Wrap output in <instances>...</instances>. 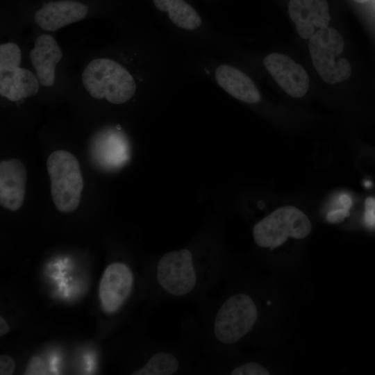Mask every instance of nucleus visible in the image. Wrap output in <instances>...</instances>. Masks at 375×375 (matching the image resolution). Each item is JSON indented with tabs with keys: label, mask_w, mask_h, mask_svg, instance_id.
Returning a JSON list of instances; mask_svg holds the SVG:
<instances>
[{
	"label": "nucleus",
	"mask_w": 375,
	"mask_h": 375,
	"mask_svg": "<svg viewBox=\"0 0 375 375\" xmlns=\"http://www.w3.org/2000/svg\"><path fill=\"white\" fill-rule=\"evenodd\" d=\"M21 50L13 42L1 44L0 46V67L20 65Z\"/></svg>",
	"instance_id": "15"
},
{
	"label": "nucleus",
	"mask_w": 375,
	"mask_h": 375,
	"mask_svg": "<svg viewBox=\"0 0 375 375\" xmlns=\"http://www.w3.org/2000/svg\"><path fill=\"white\" fill-rule=\"evenodd\" d=\"M15 367V361L13 359L6 355L0 356V374L10 375L14 372Z\"/></svg>",
	"instance_id": "16"
},
{
	"label": "nucleus",
	"mask_w": 375,
	"mask_h": 375,
	"mask_svg": "<svg viewBox=\"0 0 375 375\" xmlns=\"http://www.w3.org/2000/svg\"><path fill=\"white\" fill-rule=\"evenodd\" d=\"M153 3L158 10L167 12L172 23L180 28L194 31L201 25L198 12L184 0H153Z\"/></svg>",
	"instance_id": "14"
},
{
	"label": "nucleus",
	"mask_w": 375,
	"mask_h": 375,
	"mask_svg": "<svg viewBox=\"0 0 375 375\" xmlns=\"http://www.w3.org/2000/svg\"><path fill=\"white\" fill-rule=\"evenodd\" d=\"M87 92L94 99H106L121 104L133 97L135 81L131 73L120 64L108 58H96L85 67L81 76Z\"/></svg>",
	"instance_id": "2"
},
{
	"label": "nucleus",
	"mask_w": 375,
	"mask_h": 375,
	"mask_svg": "<svg viewBox=\"0 0 375 375\" xmlns=\"http://www.w3.org/2000/svg\"><path fill=\"white\" fill-rule=\"evenodd\" d=\"M270 75L292 97L299 98L309 89V77L305 69L289 56L272 53L263 60Z\"/></svg>",
	"instance_id": "8"
},
{
	"label": "nucleus",
	"mask_w": 375,
	"mask_h": 375,
	"mask_svg": "<svg viewBox=\"0 0 375 375\" xmlns=\"http://www.w3.org/2000/svg\"><path fill=\"white\" fill-rule=\"evenodd\" d=\"M135 285L131 267L124 262H115L105 269L99 288V295L106 312H117L131 299Z\"/></svg>",
	"instance_id": "6"
},
{
	"label": "nucleus",
	"mask_w": 375,
	"mask_h": 375,
	"mask_svg": "<svg viewBox=\"0 0 375 375\" xmlns=\"http://www.w3.org/2000/svg\"><path fill=\"white\" fill-rule=\"evenodd\" d=\"M215 78L220 88L241 101L256 103L260 100V92L253 81L233 66L219 65L215 69Z\"/></svg>",
	"instance_id": "13"
},
{
	"label": "nucleus",
	"mask_w": 375,
	"mask_h": 375,
	"mask_svg": "<svg viewBox=\"0 0 375 375\" xmlns=\"http://www.w3.org/2000/svg\"><path fill=\"white\" fill-rule=\"evenodd\" d=\"M344 48L342 35L331 27L317 30L310 38L312 62L319 75L328 83L344 81L351 75L350 64L342 56Z\"/></svg>",
	"instance_id": "5"
},
{
	"label": "nucleus",
	"mask_w": 375,
	"mask_h": 375,
	"mask_svg": "<svg viewBox=\"0 0 375 375\" xmlns=\"http://www.w3.org/2000/svg\"><path fill=\"white\" fill-rule=\"evenodd\" d=\"M358 3H365L367 1H368L369 0H353Z\"/></svg>",
	"instance_id": "23"
},
{
	"label": "nucleus",
	"mask_w": 375,
	"mask_h": 375,
	"mask_svg": "<svg viewBox=\"0 0 375 375\" xmlns=\"http://www.w3.org/2000/svg\"><path fill=\"white\" fill-rule=\"evenodd\" d=\"M312 229L308 217L296 207L279 208L257 222L253 228L256 245L273 251L283 245L289 237L303 239Z\"/></svg>",
	"instance_id": "4"
},
{
	"label": "nucleus",
	"mask_w": 375,
	"mask_h": 375,
	"mask_svg": "<svg viewBox=\"0 0 375 375\" xmlns=\"http://www.w3.org/2000/svg\"><path fill=\"white\" fill-rule=\"evenodd\" d=\"M339 201L343 207L346 209L349 210L352 206V200L348 194H341L339 197Z\"/></svg>",
	"instance_id": "20"
},
{
	"label": "nucleus",
	"mask_w": 375,
	"mask_h": 375,
	"mask_svg": "<svg viewBox=\"0 0 375 375\" xmlns=\"http://www.w3.org/2000/svg\"><path fill=\"white\" fill-rule=\"evenodd\" d=\"M365 210H375V199L373 197H368L365 200Z\"/></svg>",
	"instance_id": "22"
},
{
	"label": "nucleus",
	"mask_w": 375,
	"mask_h": 375,
	"mask_svg": "<svg viewBox=\"0 0 375 375\" xmlns=\"http://www.w3.org/2000/svg\"><path fill=\"white\" fill-rule=\"evenodd\" d=\"M288 12L303 39H310L317 30L328 27L331 20L326 0H290Z\"/></svg>",
	"instance_id": "9"
},
{
	"label": "nucleus",
	"mask_w": 375,
	"mask_h": 375,
	"mask_svg": "<svg viewBox=\"0 0 375 375\" xmlns=\"http://www.w3.org/2000/svg\"><path fill=\"white\" fill-rule=\"evenodd\" d=\"M62 57V52L51 35L42 34L35 40L30 59L42 85L50 87L54 84L56 66Z\"/></svg>",
	"instance_id": "11"
},
{
	"label": "nucleus",
	"mask_w": 375,
	"mask_h": 375,
	"mask_svg": "<svg viewBox=\"0 0 375 375\" xmlns=\"http://www.w3.org/2000/svg\"><path fill=\"white\" fill-rule=\"evenodd\" d=\"M26 374H47L43 363L40 358L34 357L30 362L26 372Z\"/></svg>",
	"instance_id": "17"
},
{
	"label": "nucleus",
	"mask_w": 375,
	"mask_h": 375,
	"mask_svg": "<svg viewBox=\"0 0 375 375\" xmlns=\"http://www.w3.org/2000/svg\"><path fill=\"white\" fill-rule=\"evenodd\" d=\"M90 9L81 0H47L35 10L33 19L41 28L55 31L84 19Z\"/></svg>",
	"instance_id": "7"
},
{
	"label": "nucleus",
	"mask_w": 375,
	"mask_h": 375,
	"mask_svg": "<svg viewBox=\"0 0 375 375\" xmlns=\"http://www.w3.org/2000/svg\"><path fill=\"white\" fill-rule=\"evenodd\" d=\"M51 179V192L58 211L71 212L78 206L83 181L78 160L71 153L58 150L51 153L47 160Z\"/></svg>",
	"instance_id": "3"
},
{
	"label": "nucleus",
	"mask_w": 375,
	"mask_h": 375,
	"mask_svg": "<svg viewBox=\"0 0 375 375\" xmlns=\"http://www.w3.org/2000/svg\"><path fill=\"white\" fill-rule=\"evenodd\" d=\"M26 170L18 159L0 162V204L15 211L22 206L25 197Z\"/></svg>",
	"instance_id": "10"
},
{
	"label": "nucleus",
	"mask_w": 375,
	"mask_h": 375,
	"mask_svg": "<svg viewBox=\"0 0 375 375\" xmlns=\"http://www.w3.org/2000/svg\"><path fill=\"white\" fill-rule=\"evenodd\" d=\"M37 76L19 65L0 67V94L12 101L37 94L39 90Z\"/></svg>",
	"instance_id": "12"
},
{
	"label": "nucleus",
	"mask_w": 375,
	"mask_h": 375,
	"mask_svg": "<svg viewBox=\"0 0 375 375\" xmlns=\"http://www.w3.org/2000/svg\"><path fill=\"white\" fill-rule=\"evenodd\" d=\"M236 273L230 256L217 247H187L159 256L151 265L158 301L193 303Z\"/></svg>",
	"instance_id": "1"
},
{
	"label": "nucleus",
	"mask_w": 375,
	"mask_h": 375,
	"mask_svg": "<svg viewBox=\"0 0 375 375\" xmlns=\"http://www.w3.org/2000/svg\"><path fill=\"white\" fill-rule=\"evenodd\" d=\"M349 216V211L346 208H340L329 212L326 215V219L332 224L340 223Z\"/></svg>",
	"instance_id": "18"
},
{
	"label": "nucleus",
	"mask_w": 375,
	"mask_h": 375,
	"mask_svg": "<svg viewBox=\"0 0 375 375\" xmlns=\"http://www.w3.org/2000/svg\"><path fill=\"white\" fill-rule=\"evenodd\" d=\"M364 219L368 226H374L375 225V210H365Z\"/></svg>",
	"instance_id": "19"
},
{
	"label": "nucleus",
	"mask_w": 375,
	"mask_h": 375,
	"mask_svg": "<svg viewBox=\"0 0 375 375\" xmlns=\"http://www.w3.org/2000/svg\"><path fill=\"white\" fill-rule=\"evenodd\" d=\"M10 331V328L6 320L1 317H0V335L3 336L7 334Z\"/></svg>",
	"instance_id": "21"
}]
</instances>
